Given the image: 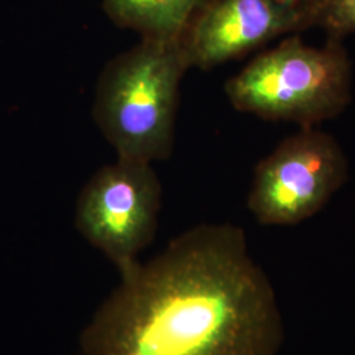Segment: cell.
Wrapping results in <instances>:
<instances>
[{
	"mask_svg": "<svg viewBox=\"0 0 355 355\" xmlns=\"http://www.w3.org/2000/svg\"><path fill=\"white\" fill-rule=\"evenodd\" d=\"M277 295L233 224L183 232L120 277L79 337L82 355H278Z\"/></svg>",
	"mask_w": 355,
	"mask_h": 355,
	"instance_id": "obj_1",
	"label": "cell"
},
{
	"mask_svg": "<svg viewBox=\"0 0 355 355\" xmlns=\"http://www.w3.org/2000/svg\"><path fill=\"white\" fill-rule=\"evenodd\" d=\"M189 69L182 42L150 38L104 64L92 117L117 158L154 164L171 155L180 82Z\"/></svg>",
	"mask_w": 355,
	"mask_h": 355,
	"instance_id": "obj_2",
	"label": "cell"
},
{
	"mask_svg": "<svg viewBox=\"0 0 355 355\" xmlns=\"http://www.w3.org/2000/svg\"><path fill=\"white\" fill-rule=\"evenodd\" d=\"M225 94L240 112L315 127L352 102V62L343 40L328 38L316 48L292 35L232 76Z\"/></svg>",
	"mask_w": 355,
	"mask_h": 355,
	"instance_id": "obj_3",
	"label": "cell"
},
{
	"mask_svg": "<svg viewBox=\"0 0 355 355\" xmlns=\"http://www.w3.org/2000/svg\"><path fill=\"white\" fill-rule=\"evenodd\" d=\"M162 193L153 164L117 158L82 187L74 225L121 277L140 263L141 252L155 239Z\"/></svg>",
	"mask_w": 355,
	"mask_h": 355,
	"instance_id": "obj_4",
	"label": "cell"
},
{
	"mask_svg": "<svg viewBox=\"0 0 355 355\" xmlns=\"http://www.w3.org/2000/svg\"><path fill=\"white\" fill-rule=\"evenodd\" d=\"M341 145L315 127L300 130L254 170L248 208L262 225H296L320 212L347 180Z\"/></svg>",
	"mask_w": 355,
	"mask_h": 355,
	"instance_id": "obj_5",
	"label": "cell"
},
{
	"mask_svg": "<svg viewBox=\"0 0 355 355\" xmlns=\"http://www.w3.org/2000/svg\"><path fill=\"white\" fill-rule=\"evenodd\" d=\"M318 0H212L182 40L191 69L211 70L316 26Z\"/></svg>",
	"mask_w": 355,
	"mask_h": 355,
	"instance_id": "obj_6",
	"label": "cell"
},
{
	"mask_svg": "<svg viewBox=\"0 0 355 355\" xmlns=\"http://www.w3.org/2000/svg\"><path fill=\"white\" fill-rule=\"evenodd\" d=\"M212 0H101L114 26L141 38L182 42Z\"/></svg>",
	"mask_w": 355,
	"mask_h": 355,
	"instance_id": "obj_7",
	"label": "cell"
},
{
	"mask_svg": "<svg viewBox=\"0 0 355 355\" xmlns=\"http://www.w3.org/2000/svg\"><path fill=\"white\" fill-rule=\"evenodd\" d=\"M316 26L328 38L343 40L355 33V0H318Z\"/></svg>",
	"mask_w": 355,
	"mask_h": 355,
	"instance_id": "obj_8",
	"label": "cell"
}]
</instances>
